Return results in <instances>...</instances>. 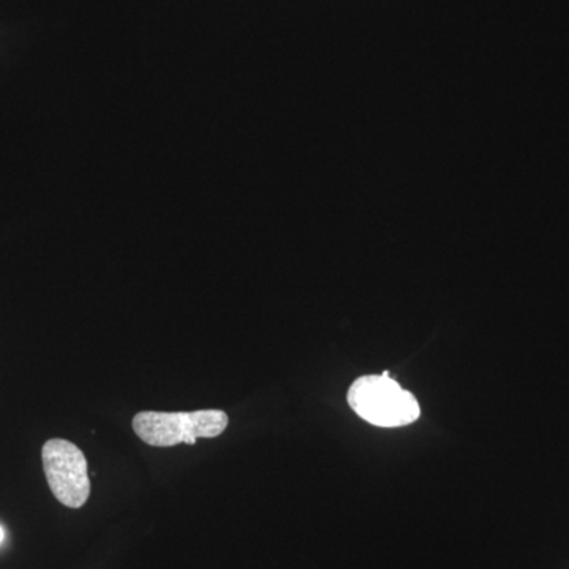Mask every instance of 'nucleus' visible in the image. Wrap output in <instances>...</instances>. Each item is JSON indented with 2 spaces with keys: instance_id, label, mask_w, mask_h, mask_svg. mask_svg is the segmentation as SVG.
<instances>
[{
  "instance_id": "nucleus-1",
  "label": "nucleus",
  "mask_w": 569,
  "mask_h": 569,
  "mask_svg": "<svg viewBox=\"0 0 569 569\" xmlns=\"http://www.w3.org/2000/svg\"><path fill=\"white\" fill-rule=\"evenodd\" d=\"M347 400L359 418L385 429L408 426L421 417L417 397L392 377H359L348 389Z\"/></svg>"
},
{
  "instance_id": "nucleus-2",
  "label": "nucleus",
  "mask_w": 569,
  "mask_h": 569,
  "mask_svg": "<svg viewBox=\"0 0 569 569\" xmlns=\"http://www.w3.org/2000/svg\"><path fill=\"white\" fill-rule=\"evenodd\" d=\"M228 415L223 410L141 411L133 418V430L144 443L157 448L194 445L198 438H216L227 430Z\"/></svg>"
},
{
  "instance_id": "nucleus-3",
  "label": "nucleus",
  "mask_w": 569,
  "mask_h": 569,
  "mask_svg": "<svg viewBox=\"0 0 569 569\" xmlns=\"http://www.w3.org/2000/svg\"><path fill=\"white\" fill-rule=\"evenodd\" d=\"M41 460L54 497L63 507L81 508L91 496L88 460L81 449L71 441L54 438L43 445Z\"/></svg>"
},
{
  "instance_id": "nucleus-4",
  "label": "nucleus",
  "mask_w": 569,
  "mask_h": 569,
  "mask_svg": "<svg viewBox=\"0 0 569 569\" xmlns=\"http://www.w3.org/2000/svg\"><path fill=\"white\" fill-rule=\"evenodd\" d=\"M2 539H3V530H2V527H0V542H2Z\"/></svg>"
}]
</instances>
